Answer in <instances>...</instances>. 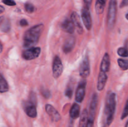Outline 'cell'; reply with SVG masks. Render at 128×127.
<instances>
[{"mask_svg": "<svg viewBox=\"0 0 128 127\" xmlns=\"http://www.w3.org/2000/svg\"><path fill=\"white\" fill-rule=\"evenodd\" d=\"M9 90V86L3 76L0 74V93H5Z\"/></svg>", "mask_w": 128, "mask_h": 127, "instance_id": "19", "label": "cell"}, {"mask_svg": "<svg viewBox=\"0 0 128 127\" xmlns=\"http://www.w3.org/2000/svg\"><path fill=\"white\" fill-rule=\"evenodd\" d=\"M86 81L85 79L82 80L79 83L76 92V100L78 103H81L83 100L86 93Z\"/></svg>", "mask_w": 128, "mask_h": 127, "instance_id": "9", "label": "cell"}, {"mask_svg": "<svg viewBox=\"0 0 128 127\" xmlns=\"http://www.w3.org/2000/svg\"><path fill=\"white\" fill-rule=\"evenodd\" d=\"M24 110L26 115L31 118H35L37 116V110L34 103L31 101L24 102L23 104Z\"/></svg>", "mask_w": 128, "mask_h": 127, "instance_id": "10", "label": "cell"}, {"mask_svg": "<svg viewBox=\"0 0 128 127\" xmlns=\"http://www.w3.org/2000/svg\"><path fill=\"white\" fill-rule=\"evenodd\" d=\"M118 63L120 68L124 70L128 69V60L123 59H119L118 60Z\"/></svg>", "mask_w": 128, "mask_h": 127, "instance_id": "21", "label": "cell"}, {"mask_svg": "<svg viewBox=\"0 0 128 127\" xmlns=\"http://www.w3.org/2000/svg\"><path fill=\"white\" fill-rule=\"evenodd\" d=\"M41 53V48L40 47H30L27 49L22 52V56L23 59L28 61L34 59L40 56Z\"/></svg>", "mask_w": 128, "mask_h": 127, "instance_id": "5", "label": "cell"}, {"mask_svg": "<svg viewBox=\"0 0 128 127\" xmlns=\"http://www.w3.org/2000/svg\"><path fill=\"white\" fill-rule=\"evenodd\" d=\"M41 93H42V95L46 98H49L50 97H51V93H50V92L47 89H43L41 90Z\"/></svg>", "mask_w": 128, "mask_h": 127, "instance_id": "25", "label": "cell"}, {"mask_svg": "<svg viewBox=\"0 0 128 127\" xmlns=\"http://www.w3.org/2000/svg\"><path fill=\"white\" fill-rule=\"evenodd\" d=\"M81 17L82 22L85 27L88 30H90L92 27V19H91V13L90 11V8L84 6L81 11Z\"/></svg>", "mask_w": 128, "mask_h": 127, "instance_id": "7", "label": "cell"}, {"mask_svg": "<svg viewBox=\"0 0 128 127\" xmlns=\"http://www.w3.org/2000/svg\"><path fill=\"white\" fill-rule=\"evenodd\" d=\"M10 30V23L9 22H5L2 27V31L4 32H7Z\"/></svg>", "mask_w": 128, "mask_h": 127, "instance_id": "27", "label": "cell"}, {"mask_svg": "<svg viewBox=\"0 0 128 127\" xmlns=\"http://www.w3.org/2000/svg\"><path fill=\"white\" fill-rule=\"evenodd\" d=\"M92 0H84V2L85 3V6H86L87 7L90 8V6H91V3H92Z\"/></svg>", "mask_w": 128, "mask_h": 127, "instance_id": "30", "label": "cell"}, {"mask_svg": "<svg viewBox=\"0 0 128 127\" xmlns=\"http://www.w3.org/2000/svg\"><path fill=\"white\" fill-rule=\"evenodd\" d=\"M2 44L0 42V53H1V52H2Z\"/></svg>", "mask_w": 128, "mask_h": 127, "instance_id": "33", "label": "cell"}, {"mask_svg": "<svg viewBox=\"0 0 128 127\" xmlns=\"http://www.w3.org/2000/svg\"><path fill=\"white\" fill-rule=\"evenodd\" d=\"M46 111L48 114L50 116L52 120L54 122H58L59 120H61V115H60V113L51 105H46Z\"/></svg>", "mask_w": 128, "mask_h": 127, "instance_id": "12", "label": "cell"}, {"mask_svg": "<svg viewBox=\"0 0 128 127\" xmlns=\"http://www.w3.org/2000/svg\"><path fill=\"white\" fill-rule=\"evenodd\" d=\"M80 114V107L77 103H74L70 110V116L72 119H76Z\"/></svg>", "mask_w": 128, "mask_h": 127, "instance_id": "18", "label": "cell"}, {"mask_svg": "<svg viewBox=\"0 0 128 127\" xmlns=\"http://www.w3.org/2000/svg\"><path fill=\"white\" fill-rule=\"evenodd\" d=\"M117 13V0H110L108 12L107 24L110 29H112L116 23Z\"/></svg>", "mask_w": 128, "mask_h": 127, "instance_id": "3", "label": "cell"}, {"mask_svg": "<svg viewBox=\"0 0 128 127\" xmlns=\"http://www.w3.org/2000/svg\"><path fill=\"white\" fill-rule=\"evenodd\" d=\"M2 2L8 6H12L16 5V2L13 0H2Z\"/></svg>", "mask_w": 128, "mask_h": 127, "instance_id": "26", "label": "cell"}, {"mask_svg": "<svg viewBox=\"0 0 128 127\" xmlns=\"http://www.w3.org/2000/svg\"><path fill=\"white\" fill-rule=\"evenodd\" d=\"M128 6V0H122L121 4H120V7L122 8V7H126V6Z\"/></svg>", "mask_w": 128, "mask_h": 127, "instance_id": "29", "label": "cell"}, {"mask_svg": "<svg viewBox=\"0 0 128 127\" xmlns=\"http://www.w3.org/2000/svg\"><path fill=\"white\" fill-rule=\"evenodd\" d=\"M90 73V64L88 57L85 56L80 67V74L82 78H86Z\"/></svg>", "mask_w": 128, "mask_h": 127, "instance_id": "8", "label": "cell"}, {"mask_svg": "<svg viewBox=\"0 0 128 127\" xmlns=\"http://www.w3.org/2000/svg\"><path fill=\"white\" fill-rule=\"evenodd\" d=\"M62 71L63 65L61 59L58 56H56L54 59L52 64V75L55 78H58L61 75Z\"/></svg>", "mask_w": 128, "mask_h": 127, "instance_id": "6", "label": "cell"}, {"mask_svg": "<svg viewBox=\"0 0 128 127\" xmlns=\"http://www.w3.org/2000/svg\"><path fill=\"white\" fill-rule=\"evenodd\" d=\"M3 20H4L3 17H0V24H1L2 21H3Z\"/></svg>", "mask_w": 128, "mask_h": 127, "instance_id": "34", "label": "cell"}, {"mask_svg": "<svg viewBox=\"0 0 128 127\" xmlns=\"http://www.w3.org/2000/svg\"><path fill=\"white\" fill-rule=\"evenodd\" d=\"M20 25L21 26H26L28 25V22L25 19H22L20 21Z\"/></svg>", "mask_w": 128, "mask_h": 127, "instance_id": "31", "label": "cell"}, {"mask_svg": "<svg viewBox=\"0 0 128 127\" xmlns=\"http://www.w3.org/2000/svg\"><path fill=\"white\" fill-rule=\"evenodd\" d=\"M126 19H127L128 20V12L127 14H126Z\"/></svg>", "mask_w": 128, "mask_h": 127, "instance_id": "35", "label": "cell"}, {"mask_svg": "<svg viewBox=\"0 0 128 127\" xmlns=\"http://www.w3.org/2000/svg\"><path fill=\"white\" fill-rule=\"evenodd\" d=\"M4 11V7L0 5V14L2 13Z\"/></svg>", "mask_w": 128, "mask_h": 127, "instance_id": "32", "label": "cell"}, {"mask_svg": "<svg viewBox=\"0 0 128 127\" xmlns=\"http://www.w3.org/2000/svg\"><path fill=\"white\" fill-rule=\"evenodd\" d=\"M128 116V98L127 100V102L126 103V105H125L124 108L123 110V112H122V115H121V120L124 119L125 118H126Z\"/></svg>", "mask_w": 128, "mask_h": 127, "instance_id": "24", "label": "cell"}, {"mask_svg": "<svg viewBox=\"0 0 128 127\" xmlns=\"http://www.w3.org/2000/svg\"><path fill=\"white\" fill-rule=\"evenodd\" d=\"M25 10L29 13H32L34 11V6L31 3H26L24 5Z\"/></svg>", "mask_w": 128, "mask_h": 127, "instance_id": "23", "label": "cell"}, {"mask_svg": "<svg viewBox=\"0 0 128 127\" xmlns=\"http://www.w3.org/2000/svg\"><path fill=\"white\" fill-rule=\"evenodd\" d=\"M75 43H76V39H75L74 37L71 36V37H68L65 41L63 46H62V50L66 54L71 52L74 47Z\"/></svg>", "mask_w": 128, "mask_h": 127, "instance_id": "13", "label": "cell"}, {"mask_svg": "<svg viewBox=\"0 0 128 127\" xmlns=\"http://www.w3.org/2000/svg\"><path fill=\"white\" fill-rule=\"evenodd\" d=\"M125 127H128V121L127 122V123H126V126H125Z\"/></svg>", "mask_w": 128, "mask_h": 127, "instance_id": "36", "label": "cell"}, {"mask_svg": "<svg viewBox=\"0 0 128 127\" xmlns=\"http://www.w3.org/2000/svg\"><path fill=\"white\" fill-rule=\"evenodd\" d=\"M116 94L114 93H110L108 95L106 101L104 109V116L106 117V124L110 126L114 119L116 111Z\"/></svg>", "mask_w": 128, "mask_h": 127, "instance_id": "2", "label": "cell"}, {"mask_svg": "<svg viewBox=\"0 0 128 127\" xmlns=\"http://www.w3.org/2000/svg\"><path fill=\"white\" fill-rule=\"evenodd\" d=\"M61 28L65 32L69 34H72L74 31L75 27L72 21L70 19H65L61 24Z\"/></svg>", "mask_w": 128, "mask_h": 127, "instance_id": "14", "label": "cell"}, {"mask_svg": "<svg viewBox=\"0 0 128 127\" xmlns=\"http://www.w3.org/2000/svg\"><path fill=\"white\" fill-rule=\"evenodd\" d=\"M71 20L72 21L78 33L80 34H82V32H83V27H82V24H81L80 16L78 14L77 12H73L71 14Z\"/></svg>", "mask_w": 128, "mask_h": 127, "instance_id": "11", "label": "cell"}, {"mask_svg": "<svg viewBox=\"0 0 128 127\" xmlns=\"http://www.w3.org/2000/svg\"><path fill=\"white\" fill-rule=\"evenodd\" d=\"M108 80V75L105 72L100 71L98 76V80L97 88L99 91H101L103 90L106 85V82Z\"/></svg>", "mask_w": 128, "mask_h": 127, "instance_id": "15", "label": "cell"}, {"mask_svg": "<svg viewBox=\"0 0 128 127\" xmlns=\"http://www.w3.org/2000/svg\"><path fill=\"white\" fill-rule=\"evenodd\" d=\"M110 68V57L108 53H106L104 56H103L102 62L101 64V67H100V71L106 72H109Z\"/></svg>", "mask_w": 128, "mask_h": 127, "instance_id": "16", "label": "cell"}, {"mask_svg": "<svg viewBox=\"0 0 128 127\" xmlns=\"http://www.w3.org/2000/svg\"><path fill=\"white\" fill-rule=\"evenodd\" d=\"M88 121V112L86 110H84L81 113L80 118V126L79 127H86Z\"/></svg>", "mask_w": 128, "mask_h": 127, "instance_id": "20", "label": "cell"}, {"mask_svg": "<svg viewBox=\"0 0 128 127\" xmlns=\"http://www.w3.org/2000/svg\"><path fill=\"white\" fill-rule=\"evenodd\" d=\"M106 2V0H96L95 9L98 14H101L103 12Z\"/></svg>", "mask_w": 128, "mask_h": 127, "instance_id": "17", "label": "cell"}, {"mask_svg": "<svg viewBox=\"0 0 128 127\" xmlns=\"http://www.w3.org/2000/svg\"><path fill=\"white\" fill-rule=\"evenodd\" d=\"M43 29L44 25L40 24L36 25L26 31L23 37L24 47L26 48H30L34 46L38 42Z\"/></svg>", "mask_w": 128, "mask_h": 127, "instance_id": "1", "label": "cell"}, {"mask_svg": "<svg viewBox=\"0 0 128 127\" xmlns=\"http://www.w3.org/2000/svg\"><path fill=\"white\" fill-rule=\"evenodd\" d=\"M118 54L121 57H128V50L124 47H120L118 50Z\"/></svg>", "mask_w": 128, "mask_h": 127, "instance_id": "22", "label": "cell"}, {"mask_svg": "<svg viewBox=\"0 0 128 127\" xmlns=\"http://www.w3.org/2000/svg\"><path fill=\"white\" fill-rule=\"evenodd\" d=\"M66 95L67 96L68 98H71V97H72V90L71 89V88H68L67 90H66Z\"/></svg>", "mask_w": 128, "mask_h": 127, "instance_id": "28", "label": "cell"}, {"mask_svg": "<svg viewBox=\"0 0 128 127\" xmlns=\"http://www.w3.org/2000/svg\"><path fill=\"white\" fill-rule=\"evenodd\" d=\"M97 103H98V95L97 94L94 93V94L92 95V99H91V105H90V110H89V113H88L87 123L94 124L95 113H96V107H97Z\"/></svg>", "mask_w": 128, "mask_h": 127, "instance_id": "4", "label": "cell"}]
</instances>
